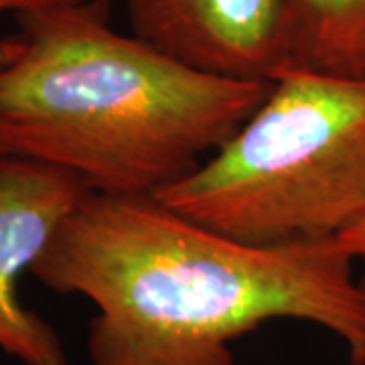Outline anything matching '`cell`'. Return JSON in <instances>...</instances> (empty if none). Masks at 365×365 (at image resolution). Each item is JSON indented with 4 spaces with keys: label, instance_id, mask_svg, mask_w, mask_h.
Instances as JSON below:
<instances>
[{
    "label": "cell",
    "instance_id": "7a4b0ae2",
    "mask_svg": "<svg viewBox=\"0 0 365 365\" xmlns=\"http://www.w3.org/2000/svg\"><path fill=\"white\" fill-rule=\"evenodd\" d=\"M0 67L14 155L69 170L104 195H157L215 153L272 90L187 66L108 25L104 2L19 14Z\"/></svg>",
    "mask_w": 365,
    "mask_h": 365
},
{
    "label": "cell",
    "instance_id": "5b68a950",
    "mask_svg": "<svg viewBox=\"0 0 365 365\" xmlns=\"http://www.w3.org/2000/svg\"><path fill=\"white\" fill-rule=\"evenodd\" d=\"M132 35L187 66L272 81L288 63L280 0H126Z\"/></svg>",
    "mask_w": 365,
    "mask_h": 365
},
{
    "label": "cell",
    "instance_id": "8992f818",
    "mask_svg": "<svg viewBox=\"0 0 365 365\" xmlns=\"http://www.w3.org/2000/svg\"><path fill=\"white\" fill-rule=\"evenodd\" d=\"M287 67L365 79V0H280Z\"/></svg>",
    "mask_w": 365,
    "mask_h": 365
},
{
    "label": "cell",
    "instance_id": "3957f363",
    "mask_svg": "<svg viewBox=\"0 0 365 365\" xmlns=\"http://www.w3.org/2000/svg\"><path fill=\"white\" fill-rule=\"evenodd\" d=\"M155 197L248 246L337 240L365 215V79L284 67L260 108Z\"/></svg>",
    "mask_w": 365,
    "mask_h": 365
},
{
    "label": "cell",
    "instance_id": "6da1fadb",
    "mask_svg": "<svg viewBox=\"0 0 365 365\" xmlns=\"http://www.w3.org/2000/svg\"><path fill=\"white\" fill-rule=\"evenodd\" d=\"M353 260L337 240L248 246L155 195L88 191L29 274L98 309L91 365H234L230 345L274 319L323 327L365 365Z\"/></svg>",
    "mask_w": 365,
    "mask_h": 365
},
{
    "label": "cell",
    "instance_id": "9c48e42d",
    "mask_svg": "<svg viewBox=\"0 0 365 365\" xmlns=\"http://www.w3.org/2000/svg\"><path fill=\"white\" fill-rule=\"evenodd\" d=\"M337 242L351 254L355 260H357V258L365 260V215L359 222L353 223L351 227H347V230L337 237Z\"/></svg>",
    "mask_w": 365,
    "mask_h": 365
},
{
    "label": "cell",
    "instance_id": "52a82bcc",
    "mask_svg": "<svg viewBox=\"0 0 365 365\" xmlns=\"http://www.w3.org/2000/svg\"><path fill=\"white\" fill-rule=\"evenodd\" d=\"M86 0H0V14L14 13L16 16L25 13H37L47 9H61V6H73Z\"/></svg>",
    "mask_w": 365,
    "mask_h": 365
},
{
    "label": "cell",
    "instance_id": "30bf717a",
    "mask_svg": "<svg viewBox=\"0 0 365 365\" xmlns=\"http://www.w3.org/2000/svg\"><path fill=\"white\" fill-rule=\"evenodd\" d=\"M361 287H364V290H365V278H364V282H361Z\"/></svg>",
    "mask_w": 365,
    "mask_h": 365
},
{
    "label": "cell",
    "instance_id": "277c9868",
    "mask_svg": "<svg viewBox=\"0 0 365 365\" xmlns=\"http://www.w3.org/2000/svg\"><path fill=\"white\" fill-rule=\"evenodd\" d=\"M88 191L55 165L19 155L0 160V349L23 365H67L59 335L19 300L16 280Z\"/></svg>",
    "mask_w": 365,
    "mask_h": 365
},
{
    "label": "cell",
    "instance_id": "ba28073f",
    "mask_svg": "<svg viewBox=\"0 0 365 365\" xmlns=\"http://www.w3.org/2000/svg\"><path fill=\"white\" fill-rule=\"evenodd\" d=\"M21 51V39L19 37H9V39H0V67L6 66L9 61H13L14 57ZM14 148L6 130L0 124V160L6 157H13Z\"/></svg>",
    "mask_w": 365,
    "mask_h": 365
}]
</instances>
